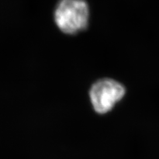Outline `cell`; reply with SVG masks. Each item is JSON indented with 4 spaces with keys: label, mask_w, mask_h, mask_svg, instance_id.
Listing matches in <instances>:
<instances>
[{
    "label": "cell",
    "mask_w": 159,
    "mask_h": 159,
    "mask_svg": "<svg viewBox=\"0 0 159 159\" xmlns=\"http://www.w3.org/2000/svg\"><path fill=\"white\" fill-rule=\"evenodd\" d=\"M54 19L61 31L67 34H78L88 27L89 8L86 0H58Z\"/></svg>",
    "instance_id": "obj_1"
},
{
    "label": "cell",
    "mask_w": 159,
    "mask_h": 159,
    "mask_svg": "<svg viewBox=\"0 0 159 159\" xmlns=\"http://www.w3.org/2000/svg\"><path fill=\"white\" fill-rule=\"evenodd\" d=\"M125 92V88L121 83L113 79L103 78L92 84L89 95L94 111L106 114L121 100Z\"/></svg>",
    "instance_id": "obj_2"
}]
</instances>
